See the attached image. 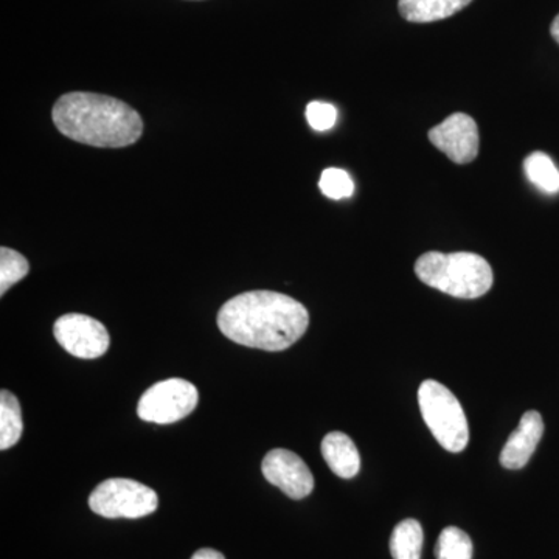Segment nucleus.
I'll list each match as a JSON object with an SVG mask.
<instances>
[{"label": "nucleus", "instance_id": "obj_12", "mask_svg": "<svg viewBox=\"0 0 559 559\" xmlns=\"http://www.w3.org/2000/svg\"><path fill=\"white\" fill-rule=\"evenodd\" d=\"M471 2L473 0H400L399 10L406 21L429 24L454 16Z\"/></svg>", "mask_w": 559, "mask_h": 559}, {"label": "nucleus", "instance_id": "obj_5", "mask_svg": "<svg viewBox=\"0 0 559 559\" xmlns=\"http://www.w3.org/2000/svg\"><path fill=\"white\" fill-rule=\"evenodd\" d=\"M157 506L154 489L130 479L102 481L90 498L91 510L108 520H139L154 513Z\"/></svg>", "mask_w": 559, "mask_h": 559}, {"label": "nucleus", "instance_id": "obj_3", "mask_svg": "<svg viewBox=\"0 0 559 559\" xmlns=\"http://www.w3.org/2000/svg\"><path fill=\"white\" fill-rule=\"evenodd\" d=\"M425 285L457 299H479L491 289L495 275L484 257L471 252H428L415 263Z\"/></svg>", "mask_w": 559, "mask_h": 559}, {"label": "nucleus", "instance_id": "obj_8", "mask_svg": "<svg viewBox=\"0 0 559 559\" xmlns=\"http://www.w3.org/2000/svg\"><path fill=\"white\" fill-rule=\"evenodd\" d=\"M430 143L454 164H471L480 148L479 128L468 114L455 112L429 131Z\"/></svg>", "mask_w": 559, "mask_h": 559}, {"label": "nucleus", "instance_id": "obj_4", "mask_svg": "<svg viewBox=\"0 0 559 559\" xmlns=\"http://www.w3.org/2000/svg\"><path fill=\"white\" fill-rule=\"evenodd\" d=\"M419 409L440 447L462 452L469 443L468 419L462 404L447 385L428 380L419 385Z\"/></svg>", "mask_w": 559, "mask_h": 559}, {"label": "nucleus", "instance_id": "obj_15", "mask_svg": "<svg viewBox=\"0 0 559 559\" xmlns=\"http://www.w3.org/2000/svg\"><path fill=\"white\" fill-rule=\"evenodd\" d=\"M524 171L536 189L547 194L559 193V170L546 153L530 154L524 162Z\"/></svg>", "mask_w": 559, "mask_h": 559}, {"label": "nucleus", "instance_id": "obj_14", "mask_svg": "<svg viewBox=\"0 0 559 559\" xmlns=\"http://www.w3.org/2000/svg\"><path fill=\"white\" fill-rule=\"evenodd\" d=\"M423 539H425V535H423V528L418 521L400 522L390 538V554L393 559H419L421 558Z\"/></svg>", "mask_w": 559, "mask_h": 559}, {"label": "nucleus", "instance_id": "obj_11", "mask_svg": "<svg viewBox=\"0 0 559 559\" xmlns=\"http://www.w3.org/2000/svg\"><path fill=\"white\" fill-rule=\"evenodd\" d=\"M322 455L326 465L342 479H353L360 469L358 448L347 433L331 432L322 441Z\"/></svg>", "mask_w": 559, "mask_h": 559}, {"label": "nucleus", "instance_id": "obj_2", "mask_svg": "<svg viewBox=\"0 0 559 559\" xmlns=\"http://www.w3.org/2000/svg\"><path fill=\"white\" fill-rule=\"evenodd\" d=\"M55 127L62 135L95 148H124L142 138L143 120L127 103L91 94L70 92L55 103Z\"/></svg>", "mask_w": 559, "mask_h": 559}, {"label": "nucleus", "instance_id": "obj_10", "mask_svg": "<svg viewBox=\"0 0 559 559\" xmlns=\"http://www.w3.org/2000/svg\"><path fill=\"white\" fill-rule=\"evenodd\" d=\"M544 433V421L539 412L528 411L522 415L520 426L511 433L500 452V465L507 469H522L532 459Z\"/></svg>", "mask_w": 559, "mask_h": 559}, {"label": "nucleus", "instance_id": "obj_20", "mask_svg": "<svg viewBox=\"0 0 559 559\" xmlns=\"http://www.w3.org/2000/svg\"><path fill=\"white\" fill-rule=\"evenodd\" d=\"M191 559H226L223 554L213 549H201Z\"/></svg>", "mask_w": 559, "mask_h": 559}, {"label": "nucleus", "instance_id": "obj_18", "mask_svg": "<svg viewBox=\"0 0 559 559\" xmlns=\"http://www.w3.org/2000/svg\"><path fill=\"white\" fill-rule=\"evenodd\" d=\"M319 189L330 200H345L355 193V182L341 168H326L319 180Z\"/></svg>", "mask_w": 559, "mask_h": 559}, {"label": "nucleus", "instance_id": "obj_17", "mask_svg": "<svg viewBox=\"0 0 559 559\" xmlns=\"http://www.w3.org/2000/svg\"><path fill=\"white\" fill-rule=\"evenodd\" d=\"M31 271V264L22 253L16 250L0 249V294L5 296L11 286L21 282Z\"/></svg>", "mask_w": 559, "mask_h": 559}, {"label": "nucleus", "instance_id": "obj_13", "mask_svg": "<svg viewBox=\"0 0 559 559\" xmlns=\"http://www.w3.org/2000/svg\"><path fill=\"white\" fill-rule=\"evenodd\" d=\"M22 436V414L20 400L9 392H0V450L13 448Z\"/></svg>", "mask_w": 559, "mask_h": 559}, {"label": "nucleus", "instance_id": "obj_7", "mask_svg": "<svg viewBox=\"0 0 559 559\" xmlns=\"http://www.w3.org/2000/svg\"><path fill=\"white\" fill-rule=\"evenodd\" d=\"M53 333L58 344L75 358L97 359L109 348L106 326L86 314L62 316L55 322Z\"/></svg>", "mask_w": 559, "mask_h": 559}, {"label": "nucleus", "instance_id": "obj_16", "mask_svg": "<svg viewBox=\"0 0 559 559\" xmlns=\"http://www.w3.org/2000/svg\"><path fill=\"white\" fill-rule=\"evenodd\" d=\"M437 559H473V540L463 530L448 527L440 533Z\"/></svg>", "mask_w": 559, "mask_h": 559}, {"label": "nucleus", "instance_id": "obj_1", "mask_svg": "<svg viewBox=\"0 0 559 559\" xmlns=\"http://www.w3.org/2000/svg\"><path fill=\"white\" fill-rule=\"evenodd\" d=\"M307 308L285 294L250 290L224 304L218 326L227 340L249 348L283 352L307 333Z\"/></svg>", "mask_w": 559, "mask_h": 559}, {"label": "nucleus", "instance_id": "obj_6", "mask_svg": "<svg viewBox=\"0 0 559 559\" xmlns=\"http://www.w3.org/2000/svg\"><path fill=\"white\" fill-rule=\"evenodd\" d=\"M200 393L191 382L171 378L151 385L139 401L138 414L143 421L171 425L197 409Z\"/></svg>", "mask_w": 559, "mask_h": 559}, {"label": "nucleus", "instance_id": "obj_19", "mask_svg": "<svg viewBox=\"0 0 559 559\" xmlns=\"http://www.w3.org/2000/svg\"><path fill=\"white\" fill-rule=\"evenodd\" d=\"M307 120L314 131H330L336 124L337 110L331 103L311 102L307 106Z\"/></svg>", "mask_w": 559, "mask_h": 559}, {"label": "nucleus", "instance_id": "obj_9", "mask_svg": "<svg viewBox=\"0 0 559 559\" xmlns=\"http://www.w3.org/2000/svg\"><path fill=\"white\" fill-rule=\"evenodd\" d=\"M264 479L282 489L290 499H305L314 489V477H312L307 463L288 450H272L263 460Z\"/></svg>", "mask_w": 559, "mask_h": 559}, {"label": "nucleus", "instance_id": "obj_21", "mask_svg": "<svg viewBox=\"0 0 559 559\" xmlns=\"http://www.w3.org/2000/svg\"><path fill=\"white\" fill-rule=\"evenodd\" d=\"M550 33L554 39L559 44V14L555 17L554 22H551Z\"/></svg>", "mask_w": 559, "mask_h": 559}]
</instances>
